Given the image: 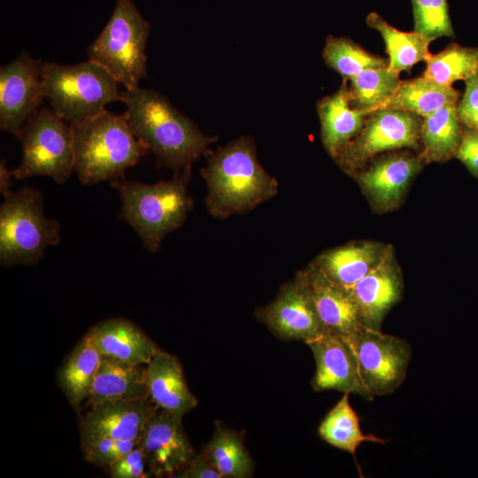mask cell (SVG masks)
I'll list each match as a JSON object with an SVG mask.
<instances>
[{
  "label": "cell",
  "mask_w": 478,
  "mask_h": 478,
  "mask_svg": "<svg viewBox=\"0 0 478 478\" xmlns=\"http://www.w3.org/2000/svg\"><path fill=\"white\" fill-rule=\"evenodd\" d=\"M307 344L316 364L312 380L315 390L355 393L369 399L359 375L355 351L349 341L328 331Z\"/></svg>",
  "instance_id": "obj_14"
},
{
  "label": "cell",
  "mask_w": 478,
  "mask_h": 478,
  "mask_svg": "<svg viewBox=\"0 0 478 478\" xmlns=\"http://www.w3.org/2000/svg\"><path fill=\"white\" fill-rule=\"evenodd\" d=\"M350 343L369 399L391 394L403 383L412 356L405 340L365 327Z\"/></svg>",
  "instance_id": "obj_10"
},
{
  "label": "cell",
  "mask_w": 478,
  "mask_h": 478,
  "mask_svg": "<svg viewBox=\"0 0 478 478\" xmlns=\"http://www.w3.org/2000/svg\"><path fill=\"white\" fill-rule=\"evenodd\" d=\"M324 148L335 158L363 128L368 112L351 104L347 80L336 92L317 103Z\"/></svg>",
  "instance_id": "obj_20"
},
{
  "label": "cell",
  "mask_w": 478,
  "mask_h": 478,
  "mask_svg": "<svg viewBox=\"0 0 478 478\" xmlns=\"http://www.w3.org/2000/svg\"><path fill=\"white\" fill-rule=\"evenodd\" d=\"M414 31L429 41L455 37L447 0H411Z\"/></svg>",
  "instance_id": "obj_33"
},
{
  "label": "cell",
  "mask_w": 478,
  "mask_h": 478,
  "mask_svg": "<svg viewBox=\"0 0 478 478\" xmlns=\"http://www.w3.org/2000/svg\"><path fill=\"white\" fill-rule=\"evenodd\" d=\"M147 398L146 365L130 364L103 356L86 399L89 407L107 401Z\"/></svg>",
  "instance_id": "obj_22"
},
{
  "label": "cell",
  "mask_w": 478,
  "mask_h": 478,
  "mask_svg": "<svg viewBox=\"0 0 478 478\" xmlns=\"http://www.w3.org/2000/svg\"><path fill=\"white\" fill-rule=\"evenodd\" d=\"M423 118L394 108L370 112L358 135L335 158L347 172H353L375 155L399 148L417 149Z\"/></svg>",
  "instance_id": "obj_9"
},
{
  "label": "cell",
  "mask_w": 478,
  "mask_h": 478,
  "mask_svg": "<svg viewBox=\"0 0 478 478\" xmlns=\"http://www.w3.org/2000/svg\"><path fill=\"white\" fill-rule=\"evenodd\" d=\"M259 317L274 334L285 340L308 343L328 331L315 311L300 272L259 311Z\"/></svg>",
  "instance_id": "obj_12"
},
{
  "label": "cell",
  "mask_w": 478,
  "mask_h": 478,
  "mask_svg": "<svg viewBox=\"0 0 478 478\" xmlns=\"http://www.w3.org/2000/svg\"><path fill=\"white\" fill-rule=\"evenodd\" d=\"M460 92L452 85L439 83L425 75L401 81L382 108L411 112L424 118L436 110L459 102Z\"/></svg>",
  "instance_id": "obj_24"
},
{
  "label": "cell",
  "mask_w": 478,
  "mask_h": 478,
  "mask_svg": "<svg viewBox=\"0 0 478 478\" xmlns=\"http://www.w3.org/2000/svg\"><path fill=\"white\" fill-rule=\"evenodd\" d=\"M402 291L399 270L390 253L385 252L381 261L351 290L364 326L381 330L385 315L400 299Z\"/></svg>",
  "instance_id": "obj_17"
},
{
  "label": "cell",
  "mask_w": 478,
  "mask_h": 478,
  "mask_svg": "<svg viewBox=\"0 0 478 478\" xmlns=\"http://www.w3.org/2000/svg\"><path fill=\"white\" fill-rule=\"evenodd\" d=\"M43 96L51 110L70 125L97 115L112 102L121 101L119 82L101 65L87 60L75 65L42 62Z\"/></svg>",
  "instance_id": "obj_5"
},
{
  "label": "cell",
  "mask_w": 478,
  "mask_h": 478,
  "mask_svg": "<svg viewBox=\"0 0 478 478\" xmlns=\"http://www.w3.org/2000/svg\"><path fill=\"white\" fill-rule=\"evenodd\" d=\"M4 197L0 207L1 266H34L49 246L60 242V223L44 216L43 197L38 189L23 187Z\"/></svg>",
  "instance_id": "obj_6"
},
{
  "label": "cell",
  "mask_w": 478,
  "mask_h": 478,
  "mask_svg": "<svg viewBox=\"0 0 478 478\" xmlns=\"http://www.w3.org/2000/svg\"><path fill=\"white\" fill-rule=\"evenodd\" d=\"M102 359L103 355L86 334L61 367L59 384L73 407L89 397Z\"/></svg>",
  "instance_id": "obj_27"
},
{
  "label": "cell",
  "mask_w": 478,
  "mask_h": 478,
  "mask_svg": "<svg viewBox=\"0 0 478 478\" xmlns=\"http://www.w3.org/2000/svg\"><path fill=\"white\" fill-rule=\"evenodd\" d=\"M73 137V172L83 184L124 177L149 150L132 131L126 113L104 109L71 125Z\"/></svg>",
  "instance_id": "obj_3"
},
{
  "label": "cell",
  "mask_w": 478,
  "mask_h": 478,
  "mask_svg": "<svg viewBox=\"0 0 478 478\" xmlns=\"http://www.w3.org/2000/svg\"><path fill=\"white\" fill-rule=\"evenodd\" d=\"M423 75L445 85L478 75V47L451 42L444 50L430 54L425 60Z\"/></svg>",
  "instance_id": "obj_32"
},
{
  "label": "cell",
  "mask_w": 478,
  "mask_h": 478,
  "mask_svg": "<svg viewBox=\"0 0 478 478\" xmlns=\"http://www.w3.org/2000/svg\"><path fill=\"white\" fill-rule=\"evenodd\" d=\"M300 274L324 327L352 341L365 326L351 293L330 281L313 264Z\"/></svg>",
  "instance_id": "obj_15"
},
{
  "label": "cell",
  "mask_w": 478,
  "mask_h": 478,
  "mask_svg": "<svg viewBox=\"0 0 478 478\" xmlns=\"http://www.w3.org/2000/svg\"><path fill=\"white\" fill-rule=\"evenodd\" d=\"M18 139L22 159L12 170L14 178L45 175L58 184L69 179L74 161L72 126L52 110L39 109L25 123Z\"/></svg>",
  "instance_id": "obj_8"
},
{
  "label": "cell",
  "mask_w": 478,
  "mask_h": 478,
  "mask_svg": "<svg viewBox=\"0 0 478 478\" xmlns=\"http://www.w3.org/2000/svg\"><path fill=\"white\" fill-rule=\"evenodd\" d=\"M349 395L343 394L325 416L318 431L322 440L328 444L355 455L357 448L364 442L384 443V441L362 432L359 418L350 405Z\"/></svg>",
  "instance_id": "obj_28"
},
{
  "label": "cell",
  "mask_w": 478,
  "mask_h": 478,
  "mask_svg": "<svg viewBox=\"0 0 478 478\" xmlns=\"http://www.w3.org/2000/svg\"><path fill=\"white\" fill-rule=\"evenodd\" d=\"M424 160L421 155L407 151L389 154L359 173L358 181L375 206L389 209L401 198Z\"/></svg>",
  "instance_id": "obj_18"
},
{
  "label": "cell",
  "mask_w": 478,
  "mask_h": 478,
  "mask_svg": "<svg viewBox=\"0 0 478 478\" xmlns=\"http://www.w3.org/2000/svg\"><path fill=\"white\" fill-rule=\"evenodd\" d=\"M85 459L98 466L108 467L132 449L138 441H120L102 436H81Z\"/></svg>",
  "instance_id": "obj_34"
},
{
  "label": "cell",
  "mask_w": 478,
  "mask_h": 478,
  "mask_svg": "<svg viewBox=\"0 0 478 478\" xmlns=\"http://www.w3.org/2000/svg\"><path fill=\"white\" fill-rule=\"evenodd\" d=\"M107 468L110 476L112 478L152 477L145 454L138 443L134 449Z\"/></svg>",
  "instance_id": "obj_35"
},
{
  "label": "cell",
  "mask_w": 478,
  "mask_h": 478,
  "mask_svg": "<svg viewBox=\"0 0 478 478\" xmlns=\"http://www.w3.org/2000/svg\"><path fill=\"white\" fill-rule=\"evenodd\" d=\"M42 63L23 51L0 68V127L17 138L44 97Z\"/></svg>",
  "instance_id": "obj_11"
},
{
  "label": "cell",
  "mask_w": 478,
  "mask_h": 478,
  "mask_svg": "<svg viewBox=\"0 0 478 478\" xmlns=\"http://www.w3.org/2000/svg\"><path fill=\"white\" fill-rule=\"evenodd\" d=\"M366 24L377 30L383 38L389 55L388 67L392 72L398 74L403 71L410 72L415 64L425 61L431 54L428 50L431 41L427 37L414 30H399L377 12L367 15Z\"/></svg>",
  "instance_id": "obj_25"
},
{
  "label": "cell",
  "mask_w": 478,
  "mask_h": 478,
  "mask_svg": "<svg viewBox=\"0 0 478 478\" xmlns=\"http://www.w3.org/2000/svg\"><path fill=\"white\" fill-rule=\"evenodd\" d=\"M322 57L328 66L347 81L363 71L389 65L388 59L372 54L351 39L332 35L326 40Z\"/></svg>",
  "instance_id": "obj_31"
},
{
  "label": "cell",
  "mask_w": 478,
  "mask_h": 478,
  "mask_svg": "<svg viewBox=\"0 0 478 478\" xmlns=\"http://www.w3.org/2000/svg\"><path fill=\"white\" fill-rule=\"evenodd\" d=\"M465 85L457 114L464 127L478 131V75L465 80Z\"/></svg>",
  "instance_id": "obj_36"
},
{
  "label": "cell",
  "mask_w": 478,
  "mask_h": 478,
  "mask_svg": "<svg viewBox=\"0 0 478 478\" xmlns=\"http://www.w3.org/2000/svg\"><path fill=\"white\" fill-rule=\"evenodd\" d=\"M150 30L133 0H117L109 21L88 47V58L104 66L126 89H135L147 75Z\"/></svg>",
  "instance_id": "obj_7"
},
{
  "label": "cell",
  "mask_w": 478,
  "mask_h": 478,
  "mask_svg": "<svg viewBox=\"0 0 478 478\" xmlns=\"http://www.w3.org/2000/svg\"><path fill=\"white\" fill-rule=\"evenodd\" d=\"M146 384L152 403L179 420L197 405L181 363L173 355L161 350L146 365Z\"/></svg>",
  "instance_id": "obj_19"
},
{
  "label": "cell",
  "mask_w": 478,
  "mask_h": 478,
  "mask_svg": "<svg viewBox=\"0 0 478 478\" xmlns=\"http://www.w3.org/2000/svg\"><path fill=\"white\" fill-rule=\"evenodd\" d=\"M155 477H176L196 453L179 420L158 408L138 440Z\"/></svg>",
  "instance_id": "obj_13"
},
{
  "label": "cell",
  "mask_w": 478,
  "mask_h": 478,
  "mask_svg": "<svg viewBox=\"0 0 478 478\" xmlns=\"http://www.w3.org/2000/svg\"><path fill=\"white\" fill-rule=\"evenodd\" d=\"M456 157L473 175L478 177V131L463 127Z\"/></svg>",
  "instance_id": "obj_37"
},
{
  "label": "cell",
  "mask_w": 478,
  "mask_h": 478,
  "mask_svg": "<svg viewBox=\"0 0 478 478\" xmlns=\"http://www.w3.org/2000/svg\"><path fill=\"white\" fill-rule=\"evenodd\" d=\"M203 453L222 478H247L252 474V459L235 431L218 428Z\"/></svg>",
  "instance_id": "obj_29"
},
{
  "label": "cell",
  "mask_w": 478,
  "mask_h": 478,
  "mask_svg": "<svg viewBox=\"0 0 478 478\" xmlns=\"http://www.w3.org/2000/svg\"><path fill=\"white\" fill-rule=\"evenodd\" d=\"M87 335L103 356L130 364L147 365L159 350L138 326L122 318L100 322Z\"/></svg>",
  "instance_id": "obj_21"
},
{
  "label": "cell",
  "mask_w": 478,
  "mask_h": 478,
  "mask_svg": "<svg viewBox=\"0 0 478 478\" xmlns=\"http://www.w3.org/2000/svg\"><path fill=\"white\" fill-rule=\"evenodd\" d=\"M12 177H13L12 171L7 169L4 161H1L0 165V190L3 196L7 194L12 184Z\"/></svg>",
  "instance_id": "obj_39"
},
{
  "label": "cell",
  "mask_w": 478,
  "mask_h": 478,
  "mask_svg": "<svg viewBox=\"0 0 478 478\" xmlns=\"http://www.w3.org/2000/svg\"><path fill=\"white\" fill-rule=\"evenodd\" d=\"M384 254L374 243H352L322 253L312 264L330 281L351 292Z\"/></svg>",
  "instance_id": "obj_23"
},
{
  "label": "cell",
  "mask_w": 478,
  "mask_h": 478,
  "mask_svg": "<svg viewBox=\"0 0 478 478\" xmlns=\"http://www.w3.org/2000/svg\"><path fill=\"white\" fill-rule=\"evenodd\" d=\"M457 104H447L423 118L420 143L425 160L441 162L456 156L463 130Z\"/></svg>",
  "instance_id": "obj_26"
},
{
  "label": "cell",
  "mask_w": 478,
  "mask_h": 478,
  "mask_svg": "<svg viewBox=\"0 0 478 478\" xmlns=\"http://www.w3.org/2000/svg\"><path fill=\"white\" fill-rule=\"evenodd\" d=\"M190 174L188 167L152 185L125 177L110 181L122 202L120 217L149 251L156 252L163 239L184 223L193 205L188 190Z\"/></svg>",
  "instance_id": "obj_4"
},
{
  "label": "cell",
  "mask_w": 478,
  "mask_h": 478,
  "mask_svg": "<svg viewBox=\"0 0 478 478\" xmlns=\"http://www.w3.org/2000/svg\"><path fill=\"white\" fill-rule=\"evenodd\" d=\"M158 407L150 398L107 401L90 407L80 423L81 436H102L138 441Z\"/></svg>",
  "instance_id": "obj_16"
},
{
  "label": "cell",
  "mask_w": 478,
  "mask_h": 478,
  "mask_svg": "<svg viewBox=\"0 0 478 478\" xmlns=\"http://www.w3.org/2000/svg\"><path fill=\"white\" fill-rule=\"evenodd\" d=\"M176 477L181 478H222L220 474L213 468L205 455H196L189 464L180 472Z\"/></svg>",
  "instance_id": "obj_38"
},
{
  "label": "cell",
  "mask_w": 478,
  "mask_h": 478,
  "mask_svg": "<svg viewBox=\"0 0 478 478\" xmlns=\"http://www.w3.org/2000/svg\"><path fill=\"white\" fill-rule=\"evenodd\" d=\"M399 74L389 67L368 69L350 79L351 104L368 113L381 109L400 84Z\"/></svg>",
  "instance_id": "obj_30"
},
{
  "label": "cell",
  "mask_w": 478,
  "mask_h": 478,
  "mask_svg": "<svg viewBox=\"0 0 478 478\" xmlns=\"http://www.w3.org/2000/svg\"><path fill=\"white\" fill-rule=\"evenodd\" d=\"M129 126L156 157L158 167L175 172L191 167L209 152L217 138L204 134L187 116L154 89L136 87L121 91Z\"/></svg>",
  "instance_id": "obj_1"
},
{
  "label": "cell",
  "mask_w": 478,
  "mask_h": 478,
  "mask_svg": "<svg viewBox=\"0 0 478 478\" xmlns=\"http://www.w3.org/2000/svg\"><path fill=\"white\" fill-rule=\"evenodd\" d=\"M201 175L207 186L205 205L217 219L250 212L278 192L277 180L259 164L249 136L209 153Z\"/></svg>",
  "instance_id": "obj_2"
}]
</instances>
